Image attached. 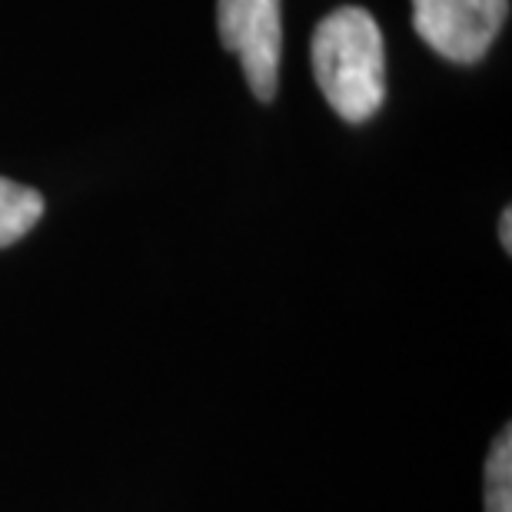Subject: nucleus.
Segmentation results:
<instances>
[{
    "mask_svg": "<svg viewBox=\"0 0 512 512\" xmlns=\"http://www.w3.org/2000/svg\"><path fill=\"white\" fill-rule=\"evenodd\" d=\"M313 74L346 124H366L386 97V50L380 24L363 7H340L313 34Z\"/></svg>",
    "mask_w": 512,
    "mask_h": 512,
    "instance_id": "f257e3e1",
    "label": "nucleus"
},
{
    "mask_svg": "<svg viewBox=\"0 0 512 512\" xmlns=\"http://www.w3.org/2000/svg\"><path fill=\"white\" fill-rule=\"evenodd\" d=\"M220 40L240 57L256 100H273L280 84L283 10L280 0H217Z\"/></svg>",
    "mask_w": 512,
    "mask_h": 512,
    "instance_id": "f03ea898",
    "label": "nucleus"
},
{
    "mask_svg": "<svg viewBox=\"0 0 512 512\" xmlns=\"http://www.w3.org/2000/svg\"><path fill=\"white\" fill-rule=\"evenodd\" d=\"M509 0H413L416 34L453 64H476L496 44Z\"/></svg>",
    "mask_w": 512,
    "mask_h": 512,
    "instance_id": "7ed1b4c3",
    "label": "nucleus"
},
{
    "mask_svg": "<svg viewBox=\"0 0 512 512\" xmlns=\"http://www.w3.org/2000/svg\"><path fill=\"white\" fill-rule=\"evenodd\" d=\"M40 217H44V197L24 183L0 177V247L27 237Z\"/></svg>",
    "mask_w": 512,
    "mask_h": 512,
    "instance_id": "20e7f679",
    "label": "nucleus"
},
{
    "mask_svg": "<svg viewBox=\"0 0 512 512\" xmlns=\"http://www.w3.org/2000/svg\"><path fill=\"white\" fill-rule=\"evenodd\" d=\"M486 512H512V433L493 439L486 459Z\"/></svg>",
    "mask_w": 512,
    "mask_h": 512,
    "instance_id": "39448f33",
    "label": "nucleus"
},
{
    "mask_svg": "<svg viewBox=\"0 0 512 512\" xmlns=\"http://www.w3.org/2000/svg\"><path fill=\"white\" fill-rule=\"evenodd\" d=\"M503 250H512V210H503Z\"/></svg>",
    "mask_w": 512,
    "mask_h": 512,
    "instance_id": "423d86ee",
    "label": "nucleus"
}]
</instances>
